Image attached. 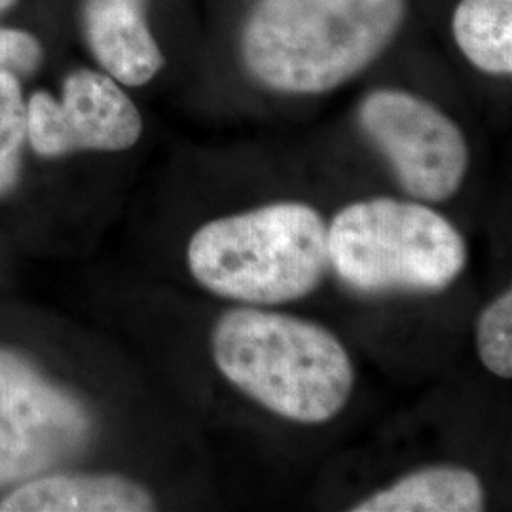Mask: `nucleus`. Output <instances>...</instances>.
Listing matches in <instances>:
<instances>
[{"label":"nucleus","mask_w":512,"mask_h":512,"mask_svg":"<svg viewBox=\"0 0 512 512\" xmlns=\"http://www.w3.org/2000/svg\"><path fill=\"white\" fill-rule=\"evenodd\" d=\"M408 0H258L241 57L262 86L327 93L363 73L397 37Z\"/></svg>","instance_id":"f257e3e1"},{"label":"nucleus","mask_w":512,"mask_h":512,"mask_svg":"<svg viewBox=\"0 0 512 512\" xmlns=\"http://www.w3.org/2000/svg\"><path fill=\"white\" fill-rule=\"evenodd\" d=\"M211 353L230 384L285 420L327 423L353 393L355 370L338 336L289 313H222L211 330Z\"/></svg>","instance_id":"f03ea898"},{"label":"nucleus","mask_w":512,"mask_h":512,"mask_svg":"<svg viewBox=\"0 0 512 512\" xmlns=\"http://www.w3.org/2000/svg\"><path fill=\"white\" fill-rule=\"evenodd\" d=\"M186 256L209 293L251 306L289 304L329 272V224L308 203H268L205 222Z\"/></svg>","instance_id":"7ed1b4c3"},{"label":"nucleus","mask_w":512,"mask_h":512,"mask_svg":"<svg viewBox=\"0 0 512 512\" xmlns=\"http://www.w3.org/2000/svg\"><path fill=\"white\" fill-rule=\"evenodd\" d=\"M329 262L357 293H440L463 274L467 243L429 205L372 198L334 215Z\"/></svg>","instance_id":"20e7f679"},{"label":"nucleus","mask_w":512,"mask_h":512,"mask_svg":"<svg viewBox=\"0 0 512 512\" xmlns=\"http://www.w3.org/2000/svg\"><path fill=\"white\" fill-rule=\"evenodd\" d=\"M92 435L86 406L31 359L0 348V490L46 475Z\"/></svg>","instance_id":"39448f33"},{"label":"nucleus","mask_w":512,"mask_h":512,"mask_svg":"<svg viewBox=\"0 0 512 512\" xmlns=\"http://www.w3.org/2000/svg\"><path fill=\"white\" fill-rule=\"evenodd\" d=\"M359 126L408 196L440 203L458 194L469 169V145L458 124L433 103L403 90H374L359 105Z\"/></svg>","instance_id":"423d86ee"},{"label":"nucleus","mask_w":512,"mask_h":512,"mask_svg":"<svg viewBox=\"0 0 512 512\" xmlns=\"http://www.w3.org/2000/svg\"><path fill=\"white\" fill-rule=\"evenodd\" d=\"M143 118L128 93L107 73L73 71L57 101L37 92L27 103V141L42 158L73 152H122L137 145Z\"/></svg>","instance_id":"0eeeda50"},{"label":"nucleus","mask_w":512,"mask_h":512,"mask_svg":"<svg viewBox=\"0 0 512 512\" xmlns=\"http://www.w3.org/2000/svg\"><path fill=\"white\" fill-rule=\"evenodd\" d=\"M84 31L93 57L118 84L139 88L164 69L147 23V0H86Z\"/></svg>","instance_id":"6e6552de"},{"label":"nucleus","mask_w":512,"mask_h":512,"mask_svg":"<svg viewBox=\"0 0 512 512\" xmlns=\"http://www.w3.org/2000/svg\"><path fill=\"white\" fill-rule=\"evenodd\" d=\"M156 499L147 486L120 475L46 473L18 484L0 499V512H148Z\"/></svg>","instance_id":"1a4fd4ad"},{"label":"nucleus","mask_w":512,"mask_h":512,"mask_svg":"<svg viewBox=\"0 0 512 512\" xmlns=\"http://www.w3.org/2000/svg\"><path fill=\"white\" fill-rule=\"evenodd\" d=\"M486 490L471 469L459 465H429L412 471L378 490L351 512H478L484 511Z\"/></svg>","instance_id":"9d476101"},{"label":"nucleus","mask_w":512,"mask_h":512,"mask_svg":"<svg viewBox=\"0 0 512 512\" xmlns=\"http://www.w3.org/2000/svg\"><path fill=\"white\" fill-rule=\"evenodd\" d=\"M454 38L482 73H512V0H461L454 12Z\"/></svg>","instance_id":"9b49d317"},{"label":"nucleus","mask_w":512,"mask_h":512,"mask_svg":"<svg viewBox=\"0 0 512 512\" xmlns=\"http://www.w3.org/2000/svg\"><path fill=\"white\" fill-rule=\"evenodd\" d=\"M27 141V103L18 76L0 69V198L19 181Z\"/></svg>","instance_id":"f8f14e48"},{"label":"nucleus","mask_w":512,"mask_h":512,"mask_svg":"<svg viewBox=\"0 0 512 512\" xmlns=\"http://www.w3.org/2000/svg\"><path fill=\"white\" fill-rule=\"evenodd\" d=\"M476 349L482 365L503 380L512 378V293L488 304L476 323Z\"/></svg>","instance_id":"ddd939ff"},{"label":"nucleus","mask_w":512,"mask_h":512,"mask_svg":"<svg viewBox=\"0 0 512 512\" xmlns=\"http://www.w3.org/2000/svg\"><path fill=\"white\" fill-rule=\"evenodd\" d=\"M42 61V46L31 33L0 27V69L10 73H33Z\"/></svg>","instance_id":"4468645a"},{"label":"nucleus","mask_w":512,"mask_h":512,"mask_svg":"<svg viewBox=\"0 0 512 512\" xmlns=\"http://www.w3.org/2000/svg\"><path fill=\"white\" fill-rule=\"evenodd\" d=\"M14 4H16V0H0V12L8 10V8L14 6Z\"/></svg>","instance_id":"2eb2a0df"}]
</instances>
